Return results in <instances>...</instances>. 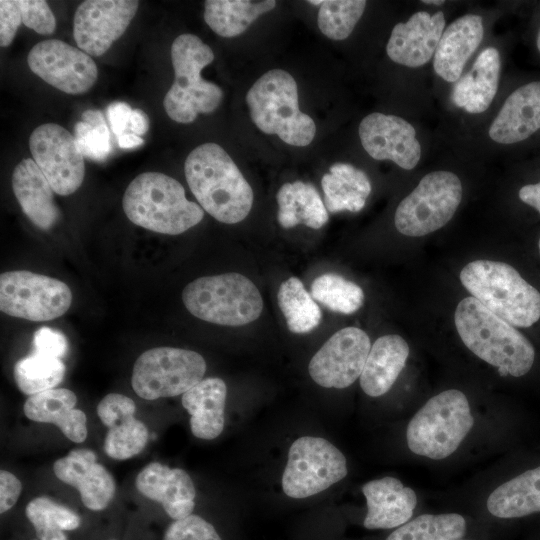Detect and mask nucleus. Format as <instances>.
<instances>
[{
    "mask_svg": "<svg viewBox=\"0 0 540 540\" xmlns=\"http://www.w3.org/2000/svg\"><path fill=\"white\" fill-rule=\"evenodd\" d=\"M206 362L197 352L157 347L143 352L135 361L131 385L146 400L184 394L201 380Z\"/></svg>",
    "mask_w": 540,
    "mask_h": 540,
    "instance_id": "9d476101",
    "label": "nucleus"
},
{
    "mask_svg": "<svg viewBox=\"0 0 540 540\" xmlns=\"http://www.w3.org/2000/svg\"><path fill=\"white\" fill-rule=\"evenodd\" d=\"M321 186L325 194V206L329 212H358L365 206L366 199L336 174L330 172L324 174Z\"/></svg>",
    "mask_w": 540,
    "mask_h": 540,
    "instance_id": "ea45409f",
    "label": "nucleus"
},
{
    "mask_svg": "<svg viewBox=\"0 0 540 540\" xmlns=\"http://www.w3.org/2000/svg\"><path fill=\"white\" fill-rule=\"evenodd\" d=\"M22 490L20 480L11 472H0V512L1 514L11 509L17 502Z\"/></svg>",
    "mask_w": 540,
    "mask_h": 540,
    "instance_id": "49530a36",
    "label": "nucleus"
},
{
    "mask_svg": "<svg viewBox=\"0 0 540 540\" xmlns=\"http://www.w3.org/2000/svg\"><path fill=\"white\" fill-rule=\"evenodd\" d=\"M65 371L60 358L33 352L16 362L13 376L19 390L32 396L57 386L63 380Z\"/></svg>",
    "mask_w": 540,
    "mask_h": 540,
    "instance_id": "c9c22d12",
    "label": "nucleus"
},
{
    "mask_svg": "<svg viewBox=\"0 0 540 540\" xmlns=\"http://www.w3.org/2000/svg\"><path fill=\"white\" fill-rule=\"evenodd\" d=\"M274 0H207L204 20L219 36L242 34L259 16L274 9Z\"/></svg>",
    "mask_w": 540,
    "mask_h": 540,
    "instance_id": "2f4dec72",
    "label": "nucleus"
},
{
    "mask_svg": "<svg viewBox=\"0 0 540 540\" xmlns=\"http://www.w3.org/2000/svg\"><path fill=\"white\" fill-rule=\"evenodd\" d=\"M367 2L364 0H326L320 5L317 23L329 39L344 40L361 18Z\"/></svg>",
    "mask_w": 540,
    "mask_h": 540,
    "instance_id": "4c0bfd02",
    "label": "nucleus"
},
{
    "mask_svg": "<svg viewBox=\"0 0 540 540\" xmlns=\"http://www.w3.org/2000/svg\"><path fill=\"white\" fill-rule=\"evenodd\" d=\"M25 514L39 540H68L65 531L75 530L81 523L77 513L45 496L31 500Z\"/></svg>",
    "mask_w": 540,
    "mask_h": 540,
    "instance_id": "72a5a7b5",
    "label": "nucleus"
},
{
    "mask_svg": "<svg viewBox=\"0 0 540 540\" xmlns=\"http://www.w3.org/2000/svg\"><path fill=\"white\" fill-rule=\"evenodd\" d=\"M34 352L62 358L68 351V341L63 333L49 327H41L34 333Z\"/></svg>",
    "mask_w": 540,
    "mask_h": 540,
    "instance_id": "37998d69",
    "label": "nucleus"
},
{
    "mask_svg": "<svg viewBox=\"0 0 540 540\" xmlns=\"http://www.w3.org/2000/svg\"><path fill=\"white\" fill-rule=\"evenodd\" d=\"M75 140L83 156L96 161L106 159L111 151L110 132L99 110L88 109L75 124Z\"/></svg>",
    "mask_w": 540,
    "mask_h": 540,
    "instance_id": "58836bf2",
    "label": "nucleus"
},
{
    "mask_svg": "<svg viewBox=\"0 0 540 540\" xmlns=\"http://www.w3.org/2000/svg\"><path fill=\"white\" fill-rule=\"evenodd\" d=\"M473 425L466 395L458 389L444 390L431 397L411 418L406 443L413 454L442 460L459 448Z\"/></svg>",
    "mask_w": 540,
    "mask_h": 540,
    "instance_id": "0eeeda50",
    "label": "nucleus"
},
{
    "mask_svg": "<svg viewBox=\"0 0 540 540\" xmlns=\"http://www.w3.org/2000/svg\"><path fill=\"white\" fill-rule=\"evenodd\" d=\"M55 476L76 488L85 507L105 509L113 499L116 485L111 473L97 462L96 454L87 448L71 450L53 464Z\"/></svg>",
    "mask_w": 540,
    "mask_h": 540,
    "instance_id": "a211bd4d",
    "label": "nucleus"
},
{
    "mask_svg": "<svg viewBox=\"0 0 540 540\" xmlns=\"http://www.w3.org/2000/svg\"><path fill=\"white\" fill-rule=\"evenodd\" d=\"M77 397L66 388L49 389L29 396L24 413L35 422L51 423L71 441L82 443L87 437L86 415L75 408Z\"/></svg>",
    "mask_w": 540,
    "mask_h": 540,
    "instance_id": "a878e982",
    "label": "nucleus"
},
{
    "mask_svg": "<svg viewBox=\"0 0 540 540\" xmlns=\"http://www.w3.org/2000/svg\"><path fill=\"white\" fill-rule=\"evenodd\" d=\"M540 129V81L512 92L489 128L492 140L501 144L523 141Z\"/></svg>",
    "mask_w": 540,
    "mask_h": 540,
    "instance_id": "5701e85b",
    "label": "nucleus"
},
{
    "mask_svg": "<svg viewBox=\"0 0 540 540\" xmlns=\"http://www.w3.org/2000/svg\"><path fill=\"white\" fill-rule=\"evenodd\" d=\"M163 540H222L212 524L191 514L174 520L166 529Z\"/></svg>",
    "mask_w": 540,
    "mask_h": 540,
    "instance_id": "a19ab883",
    "label": "nucleus"
},
{
    "mask_svg": "<svg viewBox=\"0 0 540 540\" xmlns=\"http://www.w3.org/2000/svg\"><path fill=\"white\" fill-rule=\"evenodd\" d=\"M409 345L397 334L379 337L371 346L363 371L360 386L370 397H379L387 393L409 356Z\"/></svg>",
    "mask_w": 540,
    "mask_h": 540,
    "instance_id": "bb28decb",
    "label": "nucleus"
},
{
    "mask_svg": "<svg viewBox=\"0 0 540 540\" xmlns=\"http://www.w3.org/2000/svg\"><path fill=\"white\" fill-rule=\"evenodd\" d=\"M139 1L87 0L76 9L73 36L79 49L90 56L103 55L126 31Z\"/></svg>",
    "mask_w": 540,
    "mask_h": 540,
    "instance_id": "dca6fc26",
    "label": "nucleus"
},
{
    "mask_svg": "<svg viewBox=\"0 0 540 540\" xmlns=\"http://www.w3.org/2000/svg\"><path fill=\"white\" fill-rule=\"evenodd\" d=\"M136 487L146 498L158 502L173 520L192 514L196 491L191 477L180 468L159 462L146 465L136 477Z\"/></svg>",
    "mask_w": 540,
    "mask_h": 540,
    "instance_id": "412c9836",
    "label": "nucleus"
},
{
    "mask_svg": "<svg viewBox=\"0 0 540 540\" xmlns=\"http://www.w3.org/2000/svg\"><path fill=\"white\" fill-rule=\"evenodd\" d=\"M133 109L123 101H114L107 108L108 121L112 132L118 137L126 132Z\"/></svg>",
    "mask_w": 540,
    "mask_h": 540,
    "instance_id": "de8ad7c7",
    "label": "nucleus"
},
{
    "mask_svg": "<svg viewBox=\"0 0 540 540\" xmlns=\"http://www.w3.org/2000/svg\"><path fill=\"white\" fill-rule=\"evenodd\" d=\"M497 518H519L540 512V466L526 470L496 487L486 502Z\"/></svg>",
    "mask_w": 540,
    "mask_h": 540,
    "instance_id": "c756f323",
    "label": "nucleus"
},
{
    "mask_svg": "<svg viewBox=\"0 0 540 540\" xmlns=\"http://www.w3.org/2000/svg\"><path fill=\"white\" fill-rule=\"evenodd\" d=\"M444 28L443 12L430 15L426 11H418L407 22L394 26L386 46L387 55L403 66H422L435 54Z\"/></svg>",
    "mask_w": 540,
    "mask_h": 540,
    "instance_id": "aec40b11",
    "label": "nucleus"
},
{
    "mask_svg": "<svg viewBox=\"0 0 540 540\" xmlns=\"http://www.w3.org/2000/svg\"><path fill=\"white\" fill-rule=\"evenodd\" d=\"M226 395V384L217 377L201 380L182 395V405L191 416L190 428L195 437L211 440L221 434Z\"/></svg>",
    "mask_w": 540,
    "mask_h": 540,
    "instance_id": "cd10ccee",
    "label": "nucleus"
},
{
    "mask_svg": "<svg viewBox=\"0 0 540 540\" xmlns=\"http://www.w3.org/2000/svg\"><path fill=\"white\" fill-rule=\"evenodd\" d=\"M253 123L266 134L297 147L309 145L315 137L314 120L299 109L298 87L283 69L263 74L246 94Z\"/></svg>",
    "mask_w": 540,
    "mask_h": 540,
    "instance_id": "39448f33",
    "label": "nucleus"
},
{
    "mask_svg": "<svg viewBox=\"0 0 540 540\" xmlns=\"http://www.w3.org/2000/svg\"><path fill=\"white\" fill-rule=\"evenodd\" d=\"M311 296L329 310L342 314H352L364 303L362 288L334 273L315 278L311 284Z\"/></svg>",
    "mask_w": 540,
    "mask_h": 540,
    "instance_id": "e433bc0d",
    "label": "nucleus"
},
{
    "mask_svg": "<svg viewBox=\"0 0 540 540\" xmlns=\"http://www.w3.org/2000/svg\"><path fill=\"white\" fill-rule=\"evenodd\" d=\"M27 62L34 74L67 94L86 93L98 77L96 63L90 55L58 39L35 44Z\"/></svg>",
    "mask_w": 540,
    "mask_h": 540,
    "instance_id": "4468645a",
    "label": "nucleus"
},
{
    "mask_svg": "<svg viewBox=\"0 0 540 540\" xmlns=\"http://www.w3.org/2000/svg\"><path fill=\"white\" fill-rule=\"evenodd\" d=\"M538 248H539V252H540V238H539V241H538Z\"/></svg>",
    "mask_w": 540,
    "mask_h": 540,
    "instance_id": "6e6d98bb",
    "label": "nucleus"
},
{
    "mask_svg": "<svg viewBox=\"0 0 540 540\" xmlns=\"http://www.w3.org/2000/svg\"><path fill=\"white\" fill-rule=\"evenodd\" d=\"M12 189L22 211L35 226L49 230L59 221L54 190L33 159L25 158L16 165Z\"/></svg>",
    "mask_w": 540,
    "mask_h": 540,
    "instance_id": "b1692460",
    "label": "nucleus"
},
{
    "mask_svg": "<svg viewBox=\"0 0 540 540\" xmlns=\"http://www.w3.org/2000/svg\"><path fill=\"white\" fill-rule=\"evenodd\" d=\"M460 281L472 297L514 327H530L540 318V292L505 262L472 261L461 270Z\"/></svg>",
    "mask_w": 540,
    "mask_h": 540,
    "instance_id": "20e7f679",
    "label": "nucleus"
},
{
    "mask_svg": "<svg viewBox=\"0 0 540 540\" xmlns=\"http://www.w3.org/2000/svg\"><path fill=\"white\" fill-rule=\"evenodd\" d=\"M72 302L69 286L52 277L27 270L0 275V310L30 321H49L62 316Z\"/></svg>",
    "mask_w": 540,
    "mask_h": 540,
    "instance_id": "f8f14e48",
    "label": "nucleus"
},
{
    "mask_svg": "<svg viewBox=\"0 0 540 540\" xmlns=\"http://www.w3.org/2000/svg\"><path fill=\"white\" fill-rule=\"evenodd\" d=\"M460 540V539H459Z\"/></svg>",
    "mask_w": 540,
    "mask_h": 540,
    "instance_id": "4d7b16f0",
    "label": "nucleus"
},
{
    "mask_svg": "<svg viewBox=\"0 0 540 540\" xmlns=\"http://www.w3.org/2000/svg\"><path fill=\"white\" fill-rule=\"evenodd\" d=\"M347 473L346 458L337 447L326 439L304 436L289 449L282 488L289 497L306 498L328 489Z\"/></svg>",
    "mask_w": 540,
    "mask_h": 540,
    "instance_id": "9b49d317",
    "label": "nucleus"
},
{
    "mask_svg": "<svg viewBox=\"0 0 540 540\" xmlns=\"http://www.w3.org/2000/svg\"><path fill=\"white\" fill-rule=\"evenodd\" d=\"M214 53L198 36L179 35L171 45L174 82L163 105L175 122L188 124L200 113H211L220 105L222 89L202 78V69L213 62Z\"/></svg>",
    "mask_w": 540,
    "mask_h": 540,
    "instance_id": "423d86ee",
    "label": "nucleus"
},
{
    "mask_svg": "<svg viewBox=\"0 0 540 540\" xmlns=\"http://www.w3.org/2000/svg\"><path fill=\"white\" fill-rule=\"evenodd\" d=\"M129 128L132 133L141 136L144 135L149 129V119L146 113L141 109H133Z\"/></svg>",
    "mask_w": 540,
    "mask_h": 540,
    "instance_id": "8fccbe9b",
    "label": "nucleus"
},
{
    "mask_svg": "<svg viewBox=\"0 0 540 540\" xmlns=\"http://www.w3.org/2000/svg\"><path fill=\"white\" fill-rule=\"evenodd\" d=\"M329 172L344 179L365 199L371 193V183L367 175L362 170L357 169L350 164L335 163L330 167Z\"/></svg>",
    "mask_w": 540,
    "mask_h": 540,
    "instance_id": "a18cd8bd",
    "label": "nucleus"
},
{
    "mask_svg": "<svg viewBox=\"0 0 540 540\" xmlns=\"http://www.w3.org/2000/svg\"><path fill=\"white\" fill-rule=\"evenodd\" d=\"M184 172L198 203L217 221L235 224L247 217L253 190L221 146L208 142L194 148L185 160Z\"/></svg>",
    "mask_w": 540,
    "mask_h": 540,
    "instance_id": "f257e3e1",
    "label": "nucleus"
},
{
    "mask_svg": "<svg viewBox=\"0 0 540 540\" xmlns=\"http://www.w3.org/2000/svg\"><path fill=\"white\" fill-rule=\"evenodd\" d=\"M466 520L457 513L422 514L396 528L386 540H459Z\"/></svg>",
    "mask_w": 540,
    "mask_h": 540,
    "instance_id": "f704fd0d",
    "label": "nucleus"
},
{
    "mask_svg": "<svg viewBox=\"0 0 540 540\" xmlns=\"http://www.w3.org/2000/svg\"><path fill=\"white\" fill-rule=\"evenodd\" d=\"M370 349V338L365 331L345 327L315 353L308 365L309 375L325 388L349 387L360 377Z\"/></svg>",
    "mask_w": 540,
    "mask_h": 540,
    "instance_id": "2eb2a0df",
    "label": "nucleus"
},
{
    "mask_svg": "<svg viewBox=\"0 0 540 540\" xmlns=\"http://www.w3.org/2000/svg\"><path fill=\"white\" fill-rule=\"evenodd\" d=\"M117 142L120 148L131 149L138 147L144 143V140L134 133H123L117 137Z\"/></svg>",
    "mask_w": 540,
    "mask_h": 540,
    "instance_id": "3c124183",
    "label": "nucleus"
},
{
    "mask_svg": "<svg viewBox=\"0 0 540 540\" xmlns=\"http://www.w3.org/2000/svg\"><path fill=\"white\" fill-rule=\"evenodd\" d=\"M365 151L376 160H391L405 170L413 169L421 157V145L414 127L403 118L371 113L359 124Z\"/></svg>",
    "mask_w": 540,
    "mask_h": 540,
    "instance_id": "f3484780",
    "label": "nucleus"
},
{
    "mask_svg": "<svg viewBox=\"0 0 540 540\" xmlns=\"http://www.w3.org/2000/svg\"><path fill=\"white\" fill-rule=\"evenodd\" d=\"M122 207L134 224L153 232L178 235L204 217L201 206L189 201L184 187L160 172H144L126 188Z\"/></svg>",
    "mask_w": 540,
    "mask_h": 540,
    "instance_id": "7ed1b4c3",
    "label": "nucleus"
},
{
    "mask_svg": "<svg viewBox=\"0 0 540 540\" xmlns=\"http://www.w3.org/2000/svg\"><path fill=\"white\" fill-rule=\"evenodd\" d=\"M309 4H312V5H321L323 3V1L321 0H310L308 1Z\"/></svg>",
    "mask_w": 540,
    "mask_h": 540,
    "instance_id": "864d4df0",
    "label": "nucleus"
},
{
    "mask_svg": "<svg viewBox=\"0 0 540 540\" xmlns=\"http://www.w3.org/2000/svg\"><path fill=\"white\" fill-rule=\"evenodd\" d=\"M29 148L55 193L67 196L81 186L84 156L75 137L65 128L55 123L38 126L30 135Z\"/></svg>",
    "mask_w": 540,
    "mask_h": 540,
    "instance_id": "ddd939ff",
    "label": "nucleus"
},
{
    "mask_svg": "<svg viewBox=\"0 0 540 540\" xmlns=\"http://www.w3.org/2000/svg\"><path fill=\"white\" fill-rule=\"evenodd\" d=\"M182 301L193 316L223 326L251 323L263 309L258 288L239 273L197 278L183 289Z\"/></svg>",
    "mask_w": 540,
    "mask_h": 540,
    "instance_id": "6e6552de",
    "label": "nucleus"
},
{
    "mask_svg": "<svg viewBox=\"0 0 540 540\" xmlns=\"http://www.w3.org/2000/svg\"><path fill=\"white\" fill-rule=\"evenodd\" d=\"M278 222L283 228H292L302 223L319 229L328 221V210L311 183L295 181L283 184L276 196Z\"/></svg>",
    "mask_w": 540,
    "mask_h": 540,
    "instance_id": "7c9ffc66",
    "label": "nucleus"
},
{
    "mask_svg": "<svg viewBox=\"0 0 540 540\" xmlns=\"http://www.w3.org/2000/svg\"><path fill=\"white\" fill-rule=\"evenodd\" d=\"M21 10L23 24L41 35L55 31L56 19L47 1L17 0Z\"/></svg>",
    "mask_w": 540,
    "mask_h": 540,
    "instance_id": "79ce46f5",
    "label": "nucleus"
},
{
    "mask_svg": "<svg viewBox=\"0 0 540 540\" xmlns=\"http://www.w3.org/2000/svg\"><path fill=\"white\" fill-rule=\"evenodd\" d=\"M422 2L425 4H435V5H441L444 3V1H438V0H423Z\"/></svg>",
    "mask_w": 540,
    "mask_h": 540,
    "instance_id": "603ef678",
    "label": "nucleus"
},
{
    "mask_svg": "<svg viewBox=\"0 0 540 540\" xmlns=\"http://www.w3.org/2000/svg\"><path fill=\"white\" fill-rule=\"evenodd\" d=\"M22 15L17 0L0 1V45L9 46L15 38Z\"/></svg>",
    "mask_w": 540,
    "mask_h": 540,
    "instance_id": "c03bdc74",
    "label": "nucleus"
},
{
    "mask_svg": "<svg viewBox=\"0 0 540 540\" xmlns=\"http://www.w3.org/2000/svg\"><path fill=\"white\" fill-rule=\"evenodd\" d=\"M362 492L367 504L363 525L367 529L398 528L411 519L417 505L416 492L394 477L368 481Z\"/></svg>",
    "mask_w": 540,
    "mask_h": 540,
    "instance_id": "4be33fe9",
    "label": "nucleus"
},
{
    "mask_svg": "<svg viewBox=\"0 0 540 540\" xmlns=\"http://www.w3.org/2000/svg\"><path fill=\"white\" fill-rule=\"evenodd\" d=\"M454 323L463 344L479 359L496 367L501 376L521 377L531 370L535 361L532 343L474 297L458 303Z\"/></svg>",
    "mask_w": 540,
    "mask_h": 540,
    "instance_id": "f03ea898",
    "label": "nucleus"
},
{
    "mask_svg": "<svg viewBox=\"0 0 540 540\" xmlns=\"http://www.w3.org/2000/svg\"><path fill=\"white\" fill-rule=\"evenodd\" d=\"M134 401L119 393L107 394L97 406V414L108 428L104 441L106 455L115 460L132 458L145 448L148 429L134 417Z\"/></svg>",
    "mask_w": 540,
    "mask_h": 540,
    "instance_id": "6ab92c4d",
    "label": "nucleus"
},
{
    "mask_svg": "<svg viewBox=\"0 0 540 540\" xmlns=\"http://www.w3.org/2000/svg\"><path fill=\"white\" fill-rule=\"evenodd\" d=\"M518 195L521 201L540 213V182L521 187Z\"/></svg>",
    "mask_w": 540,
    "mask_h": 540,
    "instance_id": "09e8293b",
    "label": "nucleus"
},
{
    "mask_svg": "<svg viewBox=\"0 0 540 540\" xmlns=\"http://www.w3.org/2000/svg\"><path fill=\"white\" fill-rule=\"evenodd\" d=\"M500 70L498 50L494 47L485 48L472 69L455 84L452 92L454 104L469 113L484 112L497 92Z\"/></svg>",
    "mask_w": 540,
    "mask_h": 540,
    "instance_id": "c85d7f7f",
    "label": "nucleus"
},
{
    "mask_svg": "<svg viewBox=\"0 0 540 540\" xmlns=\"http://www.w3.org/2000/svg\"><path fill=\"white\" fill-rule=\"evenodd\" d=\"M536 44H537V48H538V50L540 51V30H539V32H538V36H537V42H536Z\"/></svg>",
    "mask_w": 540,
    "mask_h": 540,
    "instance_id": "5fc2aeb1",
    "label": "nucleus"
},
{
    "mask_svg": "<svg viewBox=\"0 0 540 540\" xmlns=\"http://www.w3.org/2000/svg\"><path fill=\"white\" fill-rule=\"evenodd\" d=\"M277 300L291 332L308 333L319 325L321 309L297 277H290L281 283Z\"/></svg>",
    "mask_w": 540,
    "mask_h": 540,
    "instance_id": "473e14b6",
    "label": "nucleus"
},
{
    "mask_svg": "<svg viewBox=\"0 0 540 540\" xmlns=\"http://www.w3.org/2000/svg\"><path fill=\"white\" fill-rule=\"evenodd\" d=\"M482 18L466 14L453 21L441 36L434 54L433 67L438 76L447 82L460 79L463 68L482 41Z\"/></svg>",
    "mask_w": 540,
    "mask_h": 540,
    "instance_id": "393cba45",
    "label": "nucleus"
},
{
    "mask_svg": "<svg viewBox=\"0 0 540 540\" xmlns=\"http://www.w3.org/2000/svg\"><path fill=\"white\" fill-rule=\"evenodd\" d=\"M462 199L459 177L450 171L426 174L398 205L394 223L403 235L420 237L445 226Z\"/></svg>",
    "mask_w": 540,
    "mask_h": 540,
    "instance_id": "1a4fd4ad",
    "label": "nucleus"
}]
</instances>
